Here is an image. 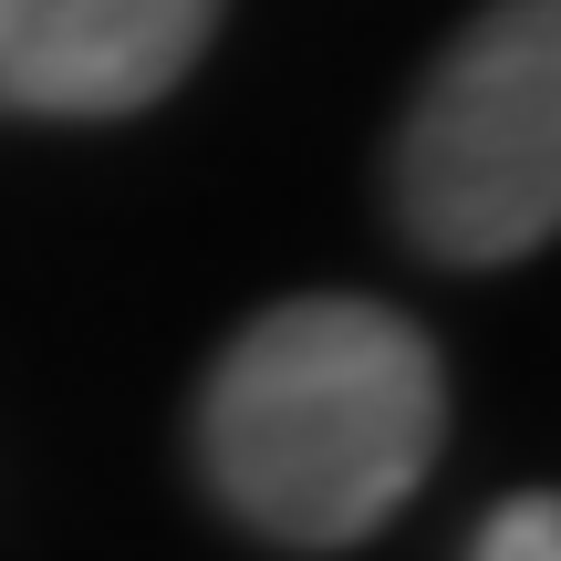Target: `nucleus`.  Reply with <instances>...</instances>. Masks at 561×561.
I'll return each mask as SVG.
<instances>
[{
  "label": "nucleus",
  "mask_w": 561,
  "mask_h": 561,
  "mask_svg": "<svg viewBox=\"0 0 561 561\" xmlns=\"http://www.w3.org/2000/svg\"><path fill=\"white\" fill-rule=\"evenodd\" d=\"M447 447L437 343L396 301H271L198 385V468L229 520L291 551H354Z\"/></svg>",
  "instance_id": "f257e3e1"
},
{
  "label": "nucleus",
  "mask_w": 561,
  "mask_h": 561,
  "mask_svg": "<svg viewBox=\"0 0 561 561\" xmlns=\"http://www.w3.org/2000/svg\"><path fill=\"white\" fill-rule=\"evenodd\" d=\"M396 219L426 261L500 271L561 219V0H489L396 136Z\"/></svg>",
  "instance_id": "f03ea898"
},
{
  "label": "nucleus",
  "mask_w": 561,
  "mask_h": 561,
  "mask_svg": "<svg viewBox=\"0 0 561 561\" xmlns=\"http://www.w3.org/2000/svg\"><path fill=\"white\" fill-rule=\"evenodd\" d=\"M219 0H0V115H136L178 94Z\"/></svg>",
  "instance_id": "7ed1b4c3"
},
{
  "label": "nucleus",
  "mask_w": 561,
  "mask_h": 561,
  "mask_svg": "<svg viewBox=\"0 0 561 561\" xmlns=\"http://www.w3.org/2000/svg\"><path fill=\"white\" fill-rule=\"evenodd\" d=\"M468 561H561V510L541 500V489H530V500H500L479 520V551Z\"/></svg>",
  "instance_id": "20e7f679"
}]
</instances>
